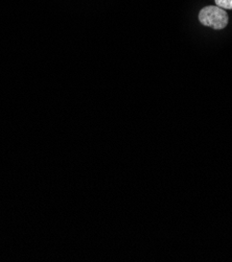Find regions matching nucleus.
Returning a JSON list of instances; mask_svg holds the SVG:
<instances>
[{
	"label": "nucleus",
	"mask_w": 232,
	"mask_h": 262,
	"mask_svg": "<svg viewBox=\"0 0 232 262\" xmlns=\"http://www.w3.org/2000/svg\"><path fill=\"white\" fill-rule=\"evenodd\" d=\"M199 21L204 26H208V28L219 31L226 28L229 18L227 12L224 9L217 6H208L200 11Z\"/></svg>",
	"instance_id": "nucleus-1"
},
{
	"label": "nucleus",
	"mask_w": 232,
	"mask_h": 262,
	"mask_svg": "<svg viewBox=\"0 0 232 262\" xmlns=\"http://www.w3.org/2000/svg\"><path fill=\"white\" fill-rule=\"evenodd\" d=\"M217 7L224 10H232V0H215Z\"/></svg>",
	"instance_id": "nucleus-2"
}]
</instances>
